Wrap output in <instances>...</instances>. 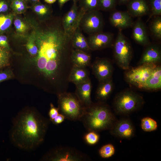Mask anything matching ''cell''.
<instances>
[{
    "instance_id": "6da1fadb",
    "label": "cell",
    "mask_w": 161,
    "mask_h": 161,
    "mask_svg": "<svg viewBox=\"0 0 161 161\" xmlns=\"http://www.w3.org/2000/svg\"><path fill=\"white\" fill-rule=\"evenodd\" d=\"M49 120L33 109L21 111L13 120L10 133L11 142L22 150H35L44 142Z\"/></svg>"
},
{
    "instance_id": "7a4b0ae2",
    "label": "cell",
    "mask_w": 161,
    "mask_h": 161,
    "mask_svg": "<svg viewBox=\"0 0 161 161\" xmlns=\"http://www.w3.org/2000/svg\"><path fill=\"white\" fill-rule=\"evenodd\" d=\"M38 44L35 64L37 69L46 77H51L57 71L60 60L71 37L63 28L44 33Z\"/></svg>"
},
{
    "instance_id": "3957f363",
    "label": "cell",
    "mask_w": 161,
    "mask_h": 161,
    "mask_svg": "<svg viewBox=\"0 0 161 161\" xmlns=\"http://www.w3.org/2000/svg\"><path fill=\"white\" fill-rule=\"evenodd\" d=\"M80 120L87 130L97 132L110 129L115 122V118L107 105L92 103L85 108Z\"/></svg>"
},
{
    "instance_id": "277c9868",
    "label": "cell",
    "mask_w": 161,
    "mask_h": 161,
    "mask_svg": "<svg viewBox=\"0 0 161 161\" xmlns=\"http://www.w3.org/2000/svg\"><path fill=\"white\" fill-rule=\"evenodd\" d=\"M58 98L59 111L66 119L74 121L80 120L85 107L76 95L63 93L59 94Z\"/></svg>"
},
{
    "instance_id": "5b68a950",
    "label": "cell",
    "mask_w": 161,
    "mask_h": 161,
    "mask_svg": "<svg viewBox=\"0 0 161 161\" xmlns=\"http://www.w3.org/2000/svg\"><path fill=\"white\" fill-rule=\"evenodd\" d=\"M141 96L131 90H127L119 93L114 101V107L119 114H126L136 111L143 104Z\"/></svg>"
},
{
    "instance_id": "8992f818",
    "label": "cell",
    "mask_w": 161,
    "mask_h": 161,
    "mask_svg": "<svg viewBox=\"0 0 161 161\" xmlns=\"http://www.w3.org/2000/svg\"><path fill=\"white\" fill-rule=\"evenodd\" d=\"M88 156L75 148L68 146L55 148L46 153L41 160L51 161H81L89 160Z\"/></svg>"
},
{
    "instance_id": "52a82bcc",
    "label": "cell",
    "mask_w": 161,
    "mask_h": 161,
    "mask_svg": "<svg viewBox=\"0 0 161 161\" xmlns=\"http://www.w3.org/2000/svg\"><path fill=\"white\" fill-rule=\"evenodd\" d=\"M115 58L118 65L124 69H129L132 57L131 46L121 30L117 34L114 45Z\"/></svg>"
},
{
    "instance_id": "ba28073f",
    "label": "cell",
    "mask_w": 161,
    "mask_h": 161,
    "mask_svg": "<svg viewBox=\"0 0 161 161\" xmlns=\"http://www.w3.org/2000/svg\"><path fill=\"white\" fill-rule=\"evenodd\" d=\"M156 64H145L130 69L125 75L126 80L140 89L150 78L157 66Z\"/></svg>"
},
{
    "instance_id": "9c48e42d",
    "label": "cell",
    "mask_w": 161,
    "mask_h": 161,
    "mask_svg": "<svg viewBox=\"0 0 161 161\" xmlns=\"http://www.w3.org/2000/svg\"><path fill=\"white\" fill-rule=\"evenodd\" d=\"M103 25L102 16L96 10L86 13L80 24V27L85 32L90 35L101 32Z\"/></svg>"
},
{
    "instance_id": "30bf717a",
    "label": "cell",
    "mask_w": 161,
    "mask_h": 161,
    "mask_svg": "<svg viewBox=\"0 0 161 161\" xmlns=\"http://www.w3.org/2000/svg\"><path fill=\"white\" fill-rule=\"evenodd\" d=\"M85 13L81 10L78 11L76 5H73L65 15L62 20V26L66 33L72 36L80 25L81 20Z\"/></svg>"
},
{
    "instance_id": "8fae6325",
    "label": "cell",
    "mask_w": 161,
    "mask_h": 161,
    "mask_svg": "<svg viewBox=\"0 0 161 161\" xmlns=\"http://www.w3.org/2000/svg\"><path fill=\"white\" fill-rule=\"evenodd\" d=\"M112 134L121 138L129 139L134 135L135 129L130 120L126 119L114 122L110 129Z\"/></svg>"
},
{
    "instance_id": "7c38bea8",
    "label": "cell",
    "mask_w": 161,
    "mask_h": 161,
    "mask_svg": "<svg viewBox=\"0 0 161 161\" xmlns=\"http://www.w3.org/2000/svg\"><path fill=\"white\" fill-rule=\"evenodd\" d=\"M113 39L112 34L100 32L90 35L87 40L90 49L96 50L110 46Z\"/></svg>"
},
{
    "instance_id": "4fadbf2b",
    "label": "cell",
    "mask_w": 161,
    "mask_h": 161,
    "mask_svg": "<svg viewBox=\"0 0 161 161\" xmlns=\"http://www.w3.org/2000/svg\"><path fill=\"white\" fill-rule=\"evenodd\" d=\"M92 69L94 74L99 81L112 78V66L110 62L106 59L96 60L93 64Z\"/></svg>"
},
{
    "instance_id": "5bb4252c",
    "label": "cell",
    "mask_w": 161,
    "mask_h": 161,
    "mask_svg": "<svg viewBox=\"0 0 161 161\" xmlns=\"http://www.w3.org/2000/svg\"><path fill=\"white\" fill-rule=\"evenodd\" d=\"M76 95L85 107L90 106L92 103L91 99L92 84L89 78L76 85Z\"/></svg>"
},
{
    "instance_id": "9a60e30c",
    "label": "cell",
    "mask_w": 161,
    "mask_h": 161,
    "mask_svg": "<svg viewBox=\"0 0 161 161\" xmlns=\"http://www.w3.org/2000/svg\"><path fill=\"white\" fill-rule=\"evenodd\" d=\"M109 20L111 24L120 30L131 27L133 25L131 16L129 13L116 11L111 14Z\"/></svg>"
},
{
    "instance_id": "2e32d148",
    "label": "cell",
    "mask_w": 161,
    "mask_h": 161,
    "mask_svg": "<svg viewBox=\"0 0 161 161\" xmlns=\"http://www.w3.org/2000/svg\"><path fill=\"white\" fill-rule=\"evenodd\" d=\"M161 60V52L160 48L154 45L148 46L144 51L139 61V64H156Z\"/></svg>"
},
{
    "instance_id": "e0dca14e",
    "label": "cell",
    "mask_w": 161,
    "mask_h": 161,
    "mask_svg": "<svg viewBox=\"0 0 161 161\" xmlns=\"http://www.w3.org/2000/svg\"><path fill=\"white\" fill-rule=\"evenodd\" d=\"M132 35L134 40L139 44L145 46L149 44L145 27L140 19H138L134 24Z\"/></svg>"
},
{
    "instance_id": "ac0fdd59",
    "label": "cell",
    "mask_w": 161,
    "mask_h": 161,
    "mask_svg": "<svg viewBox=\"0 0 161 161\" xmlns=\"http://www.w3.org/2000/svg\"><path fill=\"white\" fill-rule=\"evenodd\" d=\"M71 42L72 46L75 49L85 52L91 50L87 40L81 31L80 25L73 33Z\"/></svg>"
},
{
    "instance_id": "d6986e66",
    "label": "cell",
    "mask_w": 161,
    "mask_h": 161,
    "mask_svg": "<svg viewBox=\"0 0 161 161\" xmlns=\"http://www.w3.org/2000/svg\"><path fill=\"white\" fill-rule=\"evenodd\" d=\"M112 78L100 81L96 92L97 98L99 100H106L111 95L113 87Z\"/></svg>"
},
{
    "instance_id": "ffe728a7",
    "label": "cell",
    "mask_w": 161,
    "mask_h": 161,
    "mask_svg": "<svg viewBox=\"0 0 161 161\" xmlns=\"http://www.w3.org/2000/svg\"><path fill=\"white\" fill-rule=\"evenodd\" d=\"M161 87V68L160 66L157 65L142 89L148 90H157L160 89Z\"/></svg>"
},
{
    "instance_id": "44dd1931",
    "label": "cell",
    "mask_w": 161,
    "mask_h": 161,
    "mask_svg": "<svg viewBox=\"0 0 161 161\" xmlns=\"http://www.w3.org/2000/svg\"><path fill=\"white\" fill-rule=\"evenodd\" d=\"M71 58L73 66L85 68L89 63L91 57L86 52L75 49L72 51Z\"/></svg>"
},
{
    "instance_id": "7402d4cb",
    "label": "cell",
    "mask_w": 161,
    "mask_h": 161,
    "mask_svg": "<svg viewBox=\"0 0 161 161\" xmlns=\"http://www.w3.org/2000/svg\"><path fill=\"white\" fill-rule=\"evenodd\" d=\"M148 6L143 0H135L130 4L129 13L131 16L140 17L147 14L148 12Z\"/></svg>"
},
{
    "instance_id": "603a6c76",
    "label": "cell",
    "mask_w": 161,
    "mask_h": 161,
    "mask_svg": "<svg viewBox=\"0 0 161 161\" xmlns=\"http://www.w3.org/2000/svg\"><path fill=\"white\" fill-rule=\"evenodd\" d=\"M88 73L85 68L73 66L69 77V80L77 85L89 78Z\"/></svg>"
},
{
    "instance_id": "cb8c5ba5",
    "label": "cell",
    "mask_w": 161,
    "mask_h": 161,
    "mask_svg": "<svg viewBox=\"0 0 161 161\" xmlns=\"http://www.w3.org/2000/svg\"><path fill=\"white\" fill-rule=\"evenodd\" d=\"M141 126L143 131L147 132L155 131L157 128V124L156 121L153 119L148 117L142 119Z\"/></svg>"
},
{
    "instance_id": "d4e9b609",
    "label": "cell",
    "mask_w": 161,
    "mask_h": 161,
    "mask_svg": "<svg viewBox=\"0 0 161 161\" xmlns=\"http://www.w3.org/2000/svg\"><path fill=\"white\" fill-rule=\"evenodd\" d=\"M151 31L153 35L157 39L161 38V18L157 16L152 21L150 26Z\"/></svg>"
},
{
    "instance_id": "484cf974",
    "label": "cell",
    "mask_w": 161,
    "mask_h": 161,
    "mask_svg": "<svg viewBox=\"0 0 161 161\" xmlns=\"http://www.w3.org/2000/svg\"><path fill=\"white\" fill-rule=\"evenodd\" d=\"M13 19V15L0 14V33L7 30L11 26Z\"/></svg>"
},
{
    "instance_id": "4316f807",
    "label": "cell",
    "mask_w": 161,
    "mask_h": 161,
    "mask_svg": "<svg viewBox=\"0 0 161 161\" xmlns=\"http://www.w3.org/2000/svg\"><path fill=\"white\" fill-rule=\"evenodd\" d=\"M8 50L0 46V70L10 65V53Z\"/></svg>"
},
{
    "instance_id": "83f0119b",
    "label": "cell",
    "mask_w": 161,
    "mask_h": 161,
    "mask_svg": "<svg viewBox=\"0 0 161 161\" xmlns=\"http://www.w3.org/2000/svg\"><path fill=\"white\" fill-rule=\"evenodd\" d=\"M115 148L114 146L110 144L105 145L102 147L99 151L100 156L103 158H109L114 154Z\"/></svg>"
},
{
    "instance_id": "f1b7e54d",
    "label": "cell",
    "mask_w": 161,
    "mask_h": 161,
    "mask_svg": "<svg viewBox=\"0 0 161 161\" xmlns=\"http://www.w3.org/2000/svg\"><path fill=\"white\" fill-rule=\"evenodd\" d=\"M85 142L89 145H94L98 141L99 139V135L94 131H89L84 137Z\"/></svg>"
},
{
    "instance_id": "f546056e",
    "label": "cell",
    "mask_w": 161,
    "mask_h": 161,
    "mask_svg": "<svg viewBox=\"0 0 161 161\" xmlns=\"http://www.w3.org/2000/svg\"><path fill=\"white\" fill-rule=\"evenodd\" d=\"M98 0H83L84 7L81 10L84 13L95 10L98 4Z\"/></svg>"
},
{
    "instance_id": "4dcf8cb0",
    "label": "cell",
    "mask_w": 161,
    "mask_h": 161,
    "mask_svg": "<svg viewBox=\"0 0 161 161\" xmlns=\"http://www.w3.org/2000/svg\"><path fill=\"white\" fill-rule=\"evenodd\" d=\"M26 47L28 52L31 55L34 56L37 54L38 48L32 38L29 39L26 44Z\"/></svg>"
},
{
    "instance_id": "1f68e13d",
    "label": "cell",
    "mask_w": 161,
    "mask_h": 161,
    "mask_svg": "<svg viewBox=\"0 0 161 161\" xmlns=\"http://www.w3.org/2000/svg\"><path fill=\"white\" fill-rule=\"evenodd\" d=\"M151 16L161 14V0H152L151 2Z\"/></svg>"
},
{
    "instance_id": "d6a6232c",
    "label": "cell",
    "mask_w": 161,
    "mask_h": 161,
    "mask_svg": "<svg viewBox=\"0 0 161 161\" xmlns=\"http://www.w3.org/2000/svg\"><path fill=\"white\" fill-rule=\"evenodd\" d=\"M14 75L10 69L0 70V83L13 78Z\"/></svg>"
},
{
    "instance_id": "836d02e7",
    "label": "cell",
    "mask_w": 161,
    "mask_h": 161,
    "mask_svg": "<svg viewBox=\"0 0 161 161\" xmlns=\"http://www.w3.org/2000/svg\"><path fill=\"white\" fill-rule=\"evenodd\" d=\"M14 24L16 30L19 32H24L27 30L26 25L20 19H16L14 21Z\"/></svg>"
},
{
    "instance_id": "e575fe53",
    "label": "cell",
    "mask_w": 161,
    "mask_h": 161,
    "mask_svg": "<svg viewBox=\"0 0 161 161\" xmlns=\"http://www.w3.org/2000/svg\"><path fill=\"white\" fill-rule=\"evenodd\" d=\"M59 113L58 108L55 107L52 103H51L48 113L49 120L51 122Z\"/></svg>"
},
{
    "instance_id": "d590c367",
    "label": "cell",
    "mask_w": 161,
    "mask_h": 161,
    "mask_svg": "<svg viewBox=\"0 0 161 161\" xmlns=\"http://www.w3.org/2000/svg\"><path fill=\"white\" fill-rule=\"evenodd\" d=\"M34 9L36 13L41 16L46 15L48 11L47 8L43 4L36 5L34 7Z\"/></svg>"
},
{
    "instance_id": "8d00e7d4",
    "label": "cell",
    "mask_w": 161,
    "mask_h": 161,
    "mask_svg": "<svg viewBox=\"0 0 161 161\" xmlns=\"http://www.w3.org/2000/svg\"><path fill=\"white\" fill-rule=\"evenodd\" d=\"M102 8L104 10L110 9L112 7L114 0H99Z\"/></svg>"
},
{
    "instance_id": "74e56055",
    "label": "cell",
    "mask_w": 161,
    "mask_h": 161,
    "mask_svg": "<svg viewBox=\"0 0 161 161\" xmlns=\"http://www.w3.org/2000/svg\"><path fill=\"white\" fill-rule=\"evenodd\" d=\"M0 46L8 50L10 47L8 44L7 37L4 35H0Z\"/></svg>"
},
{
    "instance_id": "f35d334b",
    "label": "cell",
    "mask_w": 161,
    "mask_h": 161,
    "mask_svg": "<svg viewBox=\"0 0 161 161\" xmlns=\"http://www.w3.org/2000/svg\"><path fill=\"white\" fill-rule=\"evenodd\" d=\"M66 119L65 116L61 113H60L51 121L55 125H58L62 123Z\"/></svg>"
},
{
    "instance_id": "ab89813d",
    "label": "cell",
    "mask_w": 161,
    "mask_h": 161,
    "mask_svg": "<svg viewBox=\"0 0 161 161\" xmlns=\"http://www.w3.org/2000/svg\"><path fill=\"white\" fill-rule=\"evenodd\" d=\"M8 6L6 2L4 0H0V13L6 12L8 10Z\"/></svg>"
},
{
    "instance_id": "60d3db41",
    "label": "cell",
    "mask_w": 161,
    "mask_h": 161,
    "mask_svg": "<svg viewBox=\"0 0 161 161\" xmlns=\"http://www.w3.org/2000/svg\"><path fill=\"white\" fill-rule=\"evenodd\" d=\"M25 4L23 0H21L19 4L13 8L18 12H21L25 9Z\"/></svg>"
},
{
    "instance_id": "b9f144b4",
    "label": "cell",
    "mask_w": 161,
    "mask_h": 161,
    "mask_svg": "<svg viewBox=\"0 0 161 161\" xmlns=\"http://www.w3.org/2000/svg\"><path fill=\"white\" fill-rule=\"evenodd\" d=\"M69 0H58V1L60 5L62 6Z\"/></svg>"
},
{
    "instance_id": "7bdbcfd3",
    "label": "cell",
    "mask_w": 161,
    "mask_h": 161,
    "mask_svg": "<svg viewBox=\"0 0 161 161\" xmlns=\"http://www.w3.org/2000/svg\"><path fill=\"white\" fill-rule=\"evenodd\" d=\"M57 0H44L48 4H52L55 2Z\"/></svg>"
},
{
    "instance_id": "ee69618b",
    "label": "cell",
    "mask_w": 161,
    "mask_h": 161,
    "mask_svg": "<svg viewBox=\"0 0 161 161\" xmlns=\"http://www.w3.org/2000/svg\"><path fill=\"white\" fill-rule=\"evenodd\" d=\"M32 1H38L39 0H32Z\"/></svg>"
},
{
    "instance_id": "f6af8a7d",
    "label": "cell",
    "mask_w": 161,
    "mask_h": 161,
    "mask_svg": "<svg viewBox=\"0 0 161 161\" xmlns=\"http://www.w3.org/2000/svg\"><path fill=\"white\" fill-rule=\"evenodd\" d=\"M23 0L26 1L27 0Z\"/></svg>"
},
{
    "instance_id": "bcb514c9",
    "label": "cell",
    "mask_w": 161,
    "mask_h": 161,
    "mask_svg": "<svg viewBox=\"0 0 161 161\" xmlns=\"http://www.w3.org/2000/svg\"><path fill=\"white\" fill-rule=\"evenodd\" d=\"M123 0V1H125V0Z\"/></svg>"
},
{
    "instance_id": "7dc6e473",
    "label": "cell",
    "mask_w": 161,
    "mask_h": 161,
    "mask_svg": "<svg viewBox=\"0 0 161 161\" xmlns=\"http://www.w3.org/2000/svg\"></svg>"
}]
</instances>
